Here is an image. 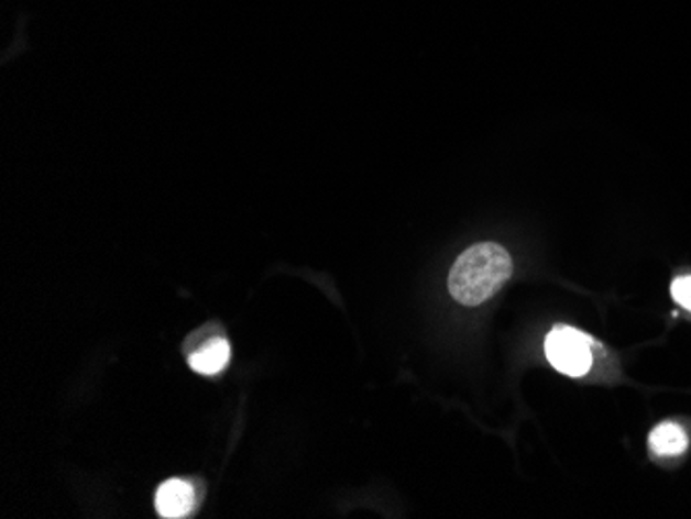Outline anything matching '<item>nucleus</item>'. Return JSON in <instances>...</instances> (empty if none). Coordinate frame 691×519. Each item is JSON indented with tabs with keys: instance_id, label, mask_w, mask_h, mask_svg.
<instances>
[{
	"instance_id": "nucleus-1",
	"label": "nucleus",
	"mask_w": 691,
	"mask_h": 519,
	"mask_svg": "<svg viewBox=\"0 0 691 519\" xmlns=\"http://www.w3.org/2000/svg\"><path fill=\"white\" fill-rule=\"evenodd\" d=\"M514 263L497 243H479L464 251L451 267L448 286L453 300L464 307L483 305L512 277Z\"/></svg>"
},
{
	"instance_id": "nucleus-2",
	"label": "nucleus",
	"mask_w": 691,
	"mask_h": 519,
	"mask_svg": "<svg viewBox=\"0 0 691 519\" xmlns=\"http://www.w3.org/2000/svg\"><path fill=\"white\" fill-rule=\"evenodd\" d=\"M545 354L568 377H584L592 366V340L568 325H557L545 340Z\"/></svg>"
},
{
	"instance_id": "nucleus-3",
	"label": "nucleus",
	"mask_w": 691,
	"mask_h": 519,
	"mask_svg": "<svg viewBox=\"0 0 691 519\" xmlns=\"http://www.w3.org/2000/svg\"><path fill=\"white\" fill-rule=\"evenodd\" d=\"M156 509L162 518H187L195 509V488L178 478L166 481L157 488Z\"/></svg>"
},
{
	"instance_id": "nucleus-4",
	"label": "nucleus",
	"mask_w": 691,
	"mask_h": 519,
	"mask_svg": "<svg viewBox=\"0 0 691 519\" xmlns=\"http://www.w3.org/2000/svg\"><path fill=\"white\" fill-rule=\"evenodd\" d=\"M230 344L224 338H216L189 356V366L199 375H218L230 363Z\"/></svg>"
},
{
	"instance_id": "nucleus-5",
	"label": "nucleus",
	"mask_w": 691,
	"mask_h": 519,
	"mask_svg": "<svg viewBox=\"0 0 691 519\" xmlns=\"http://www.w3.org/2000/svg\"><path fill=\"white\" fill-rule=\"evenodd\" d=\"M650 450L658 457H673L688 450V434L677 422H660L657 429L650 433Z\"/></svg>"
},
{
	"instance_id": "nucleus-6",
	"label": "nucleus",
	"mask_w": 691,
	"mask_h": 519,
	"mask_svg": "<svg viewBox=\"0 0 691 519\" xmlns=\"http://www.w3.org/2000/svg\"><path fill=\"white\" fill-rule=\"evenodd\" d=\"M671 295L683 309L691 311V276L677 277L671 286Z\"/></svg>"
}]
</instances>
